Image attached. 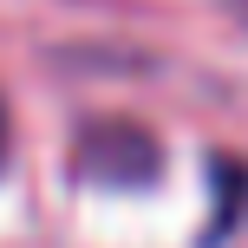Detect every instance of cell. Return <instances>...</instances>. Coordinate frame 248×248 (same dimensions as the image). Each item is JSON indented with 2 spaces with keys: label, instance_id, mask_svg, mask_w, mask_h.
I'll list each match as a JSON object with an SVG mask.
<instances>
[{
  "label": "cell",
  "instance_id": "6da1fadb",
  "mask_svg": "<svg viewBox=\"0 0 248 248\" xmlns=\"http://www.w3.org/2000/svg\"><path fill=\"white\" fill-rule=\"evenodd\" d=\"M0 144H7V131H0Z\"/></svg>",
  "mask_w": 248,
  "mask_h": 248
}]
</instances>
